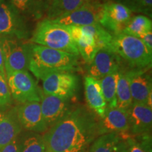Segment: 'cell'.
Instances as JSON below:
<instances>
[{"label":"cell","instance_id":"12","mask_svg":"<svg viewBox=\"0 0 152 152\" xmlns=\"http://www.w3.org/2000/svg\"><path fill=\"white\" fill-rule=\"evenodd\" d=\"M40 107L43 118L49 128L54 125L73 109L71 99L45 94L39 90Z\"/></svg>","mask_w":152,"mask_h":152},{"label":"cell","instance_id":"14","mask_svg":"<svg viewBox=\"0 0 152 152\" xmlns=\"http://www.w3.org/2000/svg\"><path fill=\"white\" fill-rule=\"evenodd\" d=\"M16 113L22 129L36 133L45 132L48 130L42 114L39 102L21 104L16 106Z\"/></svg>","mask_w":152,"mask_h":152},{"label":"cell","instance_id":"18","mask_svg":"<svg viewBox=\"0 0 152 152\" xmlns=\"http://www.w3.org/2000/svg\"><path fill=\"white\" fill-rule=\"evenodd\" d=\"M84 86L87 105L101 118L105 113L107 104L102 94L99 80L87 75L85 77Z\"/></svg>","mask_w":152,"mask_h":152},{"label":"cell","instance_id":"13","mask_svg":"<svg viewBox=\"0 0 152 152\" xmlns=\"http://www.w3.org/2000/svg\"><path fill=\"white\" fill-rule=\"evenodd\" d=\"M149 68L127 71L130 81L132 103L144 104L151 106L152 81Z\"/></svg>","mask_w":152,"mask_h":152},{"label":"cell","instance_id":"8","mask_svg":"<svg viewBox=\"0 0 152 152\" xmlns=\"http://www.w3.org/2000/svg\"><path fill=\"white\" fill-rule=\"evenodd\" d=\"M102 9L103 3L92 0L64 16L50 20L55 23L77 27L99 23Z\"/></svg>","mask_w":152,"mask_h":152},{"label":"cell","instance_id":"25","mask_svg":"<svg viewBox=\"0 0 152 152\" xmlns=\"http://www.w3.org/2000/svg\"><path fill=\"white\" fill-rule=\"evenodd\" d=\"M151 30V19L144 15H137L132 17L123 33L138 37L142 34L148 33Z\"/></svg>","mask_w":152,"mask_h":152},{"label":"cell","instance_id":"16","mask_svg":"<svg viewBox=\"0 0 152 152\" xmlns=\"http://www.w3.org/2000/svg\"><path fill=\"white\" fill-rule=\"evenodd\" d=\"M129 130L134 135L148 134L152 125L151 106L132 103L128 110Z\"/></svg>","mask_w":152,"mask_h":152},{"label":"cell","instance_id":"33","mask_svg":"<svg viewBox=\"0 0 152 152\" xmlns=\"http://www.w3.org/2000/svg\"><path fill=\"white\" fill-rule=\"evenodd\" d=\"M0 75L2 76L3 77L7 79V75H6L5 68H4V58L2 51H1V46H0Z\"/></svg>","mask_w":152,"mask_h":152},{"label":"cell","instance_id":"11","mask_svg":"<svg viewBox=\"0 0 152 152\" xmlns=\"http://www.w3.org/2000/svg\"><path fill=\"white\" fill-rule=\"evenodd\" d=\"M121 58L111 47H103L99 49L92 61L87 64L88 75L100 80L109 74L119 71L121 69Z\"/></svg>","mask_w":152,"mask_h":152},{"label":"cell","instance_id":"26","mask_svg":"<svg viewBox=\"0 0 152 152\" xmlns=\"http://www.w3.org/2000/svg\"><path fill=\"white\" fill-rule=\"evenodd\" d=\"M121 139L118 133H108L99 135L93 142L89 152H113Z\"/></svg>","mask_w":152,"mask_h":152},{"label":"cell","instance_id":"17","mask_svg":"<svg viewBox=\"0 0 152 152\" xmlns=\"http://www.w3.org/2000/svg\"><path fill=\"white\" fill-rule=\"evenodd\" d=\"M21 130L16 107L0 108V149L18 137Z\"/></svg>","mask_w":152,"mask_h":152},{"label":"cell","instance_id":"21","mask_svg":"<svg viewBox=\"0 0 152 152\" xmlns=\"http://www.w3.org/2000/svg\"><path fill=\"white\" fill-rule=\"evenodd\" d=\"M90 1L92 0H49L45 18L54 20L59 18Z\"/></svg>","mask_w":152,"mask_h":152},{"label":"cell","instance_id":"20","mask_svg":"<svg viewBox=\"0 0 152 152\" xmlns=\"http://www.w3.org/2000/svg\"><path fill=\"white\" fill-rule=\"evenodd\" d=\"M9 3L25 18L37 20L46 15L49 0H9Z\"/></svg>","mask_w":152,"mask_h":152},{"label":"cell","instance_id":"34","mask_svg":"<svg viewBox=\"0 0 152 152\" xmlns=\"http://www.w3.org/2000/svg\"><path fill=\"white\" fill-rule=\"evenodd\" d=\"M113 152H125L124 151V147H123V144L121 143V142L117 144L116 147L115 148Z\"/></svg>","mask_w":152,"mask_h":152},{"label":"cell","instance_id":"15","mask_svg":"<svg viewBox=\"0 0 152 152\" xmlns=\"http://www.w3.org/2000/svg\"><path fill=\"white\" fill-rule=\"evenodd\" d=\"M129 130L128 111L118 107H107L104 116L98 121V134L125 133Z\"/></svg>","mask_w":152,"mask_h":152},{"label":"cell","instance_id":"10","mask_svg":"<svg viewBox=\"0 0 152 152\" xmlns=\"http://www.w3.org/2000/svg\"><path fill=\"white\" fill-rule=\"evenodd\" d=\"M45 94L71 99L78 84L77 75L71 72H61L48 75L42 80Z\"/></svg>","mask_w":152,"mask_h":152},{"label":"cell","instance_id":"9","mask_svg":"<svg viewBox=\"0 0 152 152\" xmlns=\"http://www.w3.org/2000/svg\"><path fill=\"white\" fill-rule=\"evenodd\" d=\"M130 9L117 1L103 3L99 24L112 35L123 33L132 17Z\"/></svg>","mask_w":152,"mask_h":152},{"label":"cell","instance_id":"4","mask_svg":"<svg viewBox=\"0 0 152 152\" xmlns=\"http://www.w3.org/2000/svg\"><path fill=\"white\" fill-rule=\"evenodd\" d=\"M109 47L132 69L151 68L152 52L140 38L123 33L112 35Z\"/></svg>","mask_w":152,"mask_h":152},{"label":"cell","instance_id":"30","mask_svg":"<svg viewBox=\"0 0 152 152\" xmlns=\"http://www.w3.org/2000/svg\"><path fill=\"white\" fill-rule=\"evenodd\" d=\"M125 142H123L125 152H146L140 142L134 140L132 137H125Z\"/></svg>","mask_w":152,"mask_h":152},{"label":"cell","instance_id":"32","mask_svg":"<svg viewBox=\"0 0 152 152\" xmlns=\"http://www.w3.org/2000/svg\"><path fill=\"white\" fill-rule=\"evenodd\" d=\"M138 38H140L146 45V47L152 52V31L142 34V35L139 36Z\"/></svg>","mask_w":152,"mask_h":152},{"label":"cell","instance_id":"35","mask_svg":"<svg viewBox=\"0 0 152 152\" xmlns=\"http://www.w3.org/2000/svg\"><path fill=\"white\" fill-rule=\"evenodd\" d=\"M1 1H2V0H0V4H1Z\"/></svg>","mask_w":152,"mask_h":152},{"label":"cell","instance_id":"22","mask_svg":"<svg viewBox=\"0 0 152 152\" xmlns=\"http://www.w3.org/2000/svg\"><path fill=\"white\" fill-rule=\"evenodd\" d=\"M132 104L128 72L120 70L116 87V107L128 111Z\"/></svg>","mask_w":152,"mask_h":152},{"label":"cell","instance_id":"3","mask_svg":"<svg viewBox=\"0 0 152 152\" xmlns=\"http://www.w3.org/2000/svg\"><path fill=\"white\" fill-rule=\"evenodd\" d=\"M29 42L80 55L69 26L55 23L47 18L38 23Z\"/></svg>","mask_w":152,"mask_h":152},{"label":"cell","instance_id":"29","mask_svg":"<svg viewBox=\"0 0 152 152\" xmlns=\"http://www.w3.org/2000/svg\"><path fill=\"white\" fill-rule=\"evenodd\" d=\"M12 102L10 90L7 83V80L0 75V108L6 109Z\"/></svg>","mask_w":152,"mask_h":152},{"label":"cell","instance_id":"27","mask_svg":"<svg viewBox=\"0 0 152 152\" xmlns=\"http://www.w3.org/2000/svg\"><path fill=\"white\" fill-rule=\"evenodd\" d=\"M85 33H88L96 42L99 49L109 47L112 39V34L102 27L99 23L80 27Z\"/></svg>","mask_w":152,"mask_h":152},{"label":"cell","instance_id":"1","mask_svg":"<svg viewBox=\"0 0 152 152\" xmlns=\"http://www.w3.org/2000/svg\"><path fill=\"white\" fill-rule=\"evenodd\" d=\"M98 135L94 113L84 106L74 107L45 132V152H84Z\"/></svg>","mask_w":152,"mask_h":152},{"label":"cell","instance_id":"5","mask_svg":"<svg viewBox=\"0 0 152 152\" xmlns=\"http://www.w3.org/2000/svg\"><path fill=\"white\" fill-rule=\"evenodd\" d=\"M6 75L28 70L29 42L14 37H0Z\"/></svg>","mask_w":152,"mask_h":152},{"label":"cell","instance_id":"6","mask_svg":"<svg viewBox=\"0 0 152 152\" xmlns=\"http://www.w3.org/2000/svg\"><path fill=\"white\" fill-rule=\"evenodd\" d=\"M29 35L26 18L9 1L2 0L0 4V37L25 40Z\"/></svg>","mask_w":152,"mask_h":152},{"label":"cell","instance_id":"2","mask_svg":"<svg viewBox=\"0 0 152 152\" xmlns=\"http://www.w3.org/2000/svg\"><path fill=\"white\" fill-rule=\"evenodd\" d=\"M79 56L29 42L28 70L42 80L48 75L61 72L78 71Z\"/></svg>","mask_w":152,"mask_h":152},{"label":"cell","instance_id":"28","mask_svg":"<svg viewBox=\"0 0 152 152\" xmlns=\"http://www.w3.org/2000/svg\"><path fill=\"white\" fill-rule=\"evenodd\" d=\"M117 2L124 5L132 12L151 18L152 0H117Z\"/></svg>","mask_w":152,"mask_h":152},{"label":"cell","instance_id":"19","mask_svg":"<svg viewBox=\"0 0 152 152\" xmlns=\"http://www.w3.org/2000/svg\"><path fill=\"white\" fill-rule=\"evenodd\" d=\"M69 28L79 54L81 55L87 64H90L99 49L96 42L92 36L83 32L80 27L69 26Z\"/></svg>","mask_w":152,"mask_h":152},{"label":"cell","instance_id":"31","mask_svg":"<svg viewBox=\"0 0 152 152\" xmlns=\"http://www.w3.org/2000/svg\"><path fill=\"white\" fill-rule=\"evenodd\" d=\"M0 152H19V138L14 139L10 143L1 148Z\"/></svg>","mask_w":152,"mask_h":152},{"label":"cell","instance_id":"36","mask_svg":"<svg viewBox=\"0 0 152 152\" xmlns=\"http://www.w3.org/2000/svg\"><path fill=\"white\" fill-rule=\"evenodd\" d=\"M123 147H124V146H123ZM124 151H125V149H124Z\"/></svg>","mask_w":152,"mask_h":152},{"label":"cell","instance_id":"7","mask_svg":"<svg viewBox=\"0 0 152 152\" xmlns=\"http://www.w3.org/2000/svg\"><path fill=\"white\" fill-rule=\"evenodd\" d=\"M11 96L20 104L40 102L39 89L28 71H20L7 75Z\"/></svg>","mask_w":152,"mask_h":152},{"label":"cell","instance_id":"24","mask_svg":"<svg viewBox=\"0 0 152 152\" xmlns=\"http://www.w3.org/2000/svg\"><path fill=\"white\" fill-rule=\"evenodd\" d=\"M43 136L28 132L19 139V152H45Z\"/></svg>","mask_w":152,"mask_h":152},{"label":"cell","instance_id":"23","mask_svg":"<svg viewBox=\"0 0 152 152\" xmlns=\"http://www.w3.org/2000/svg\"><path fill=\"white\" fill-rule=\"evenodd\" d=\"M119 71L99 80L107 107H116V87Z\"/></svg>","mask_w":152,"mask_h":152}]
</instances>
